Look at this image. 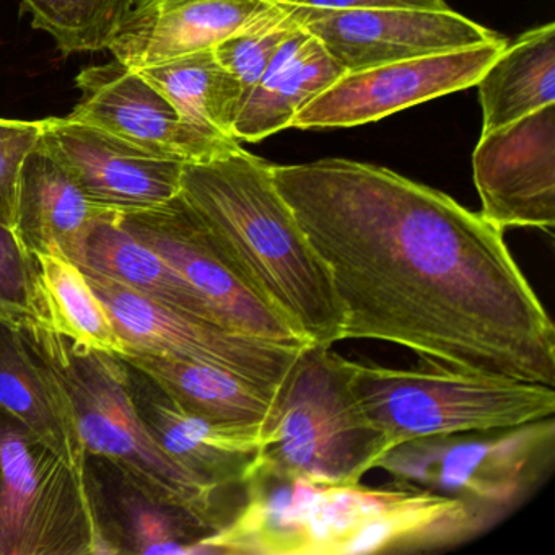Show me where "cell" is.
<instances>
[{
  "label": "cell",
  "instance_id": "cell-1",
  "mask_svg": "<svg viewBox=\"0 0 555 555\" xmlns=\"http://www.w3.org/2000/svg\"><path fill=\"white\" fill-rule=\"evenodd\" d=\"M330 271L343 339L398 344L450 369L555 386V330L502 230L378 165H272Z\"/></svg>",
  "mask_w": 555,
  "mask_h": 555
},
{
  "label": "cell",
  "instance_id": "cell-2",
  "mask_svg": "<svg viewBox=\"0 0 555 555\" xmlns=\"http://www.w3.org/2000/svg\"><path fill=\"white\" fill-rule=\"evenodd\" d=\"M181 194L251 287L308 344L344 340L330 271L275 188L271 164L243 147L184 164Z\"/></svg>",
  "mask_w": 555,
  "mask_h": 555
},
{
  "label": "cell",
  "instance_id": "cell-3",
  "mask_svg": "<svg viewBox=\"0 0 555 555\" xmlns=\"http://www.w3.org/2000/svg\"><path fill=\"white\" fill-rule=\"evenodd\" d=\"M17 327L87 456L115 461L149 492L180 506L212 532L230 521L225 490L178 466L139 417L121 357L80 349L37 318Z\"/></svg>",
  "mask_w": 555,
  "mask_h": 555
},
{
  "label": "cell",
  "instance_id": "cell-4",
  "mask_svg": "<svg viewBox=\"0 0 555 555\" xmlns=\"http://www.w3.org/2000/svg\"><path fill=\"white\" fill-rule=\"evenodd\" d=\"M388 451L353 391L349 360L333 347H301L262 428L258 463L340 486L359 483Z\"/></svg>",
  "mask_w": 555,
  "mask_h": 555
},
{
  "label": "cell",
  "instance_id": "cell-5",
  "mask_svg": "<svg viewBox=\"0 0 555 555\" xmlns=\"http://www.w3.org/2000/svg\"><path fill=\"white\" fill-rule=\"evenodd\" d=\"M352 388L389 450L417 438L516 427L555 414V389L450 369L421 359L414 369L350 362Z\"/></svg>",
  "mask_w": 555,
  "mask_h": 555
},
{
  "label": "cell",
  "instance_id": "cell-6",
  "mask_svg": "<svg viewBox=\"0 0 555 555\" xmlns=\"http://www.w3.org/2000/svg\"><path fill=\"white\" fill-rule=\"evenodd\" d=\"M554 456L552 415L516 427L404 441L376 467L399 482L457 500L492 529L541 489Z\"/></svg>",
  "mask_w": 555,
  "mask_h": 555
},
{
  "label": "cell",
  "instance_id": "cell-7",
  "mask_svg": "<svg viewBox=\"0 0 555 555\" xmlns=\"http://www.w3.org/2000/svg\"><path fill=\"white\" fill-rule=\"evenodd\" d=\"M0 555H109L83 474L2 409Z\"/></svg>",
  "mask_w": 555,
  "mask_h": 555
},
{
  "label": "cell",
  "instance_id": "cell-8",
  "mask_svg": "<svg viewBox=\"0 0 555 555\" xmlns=\"http://www.w3.org/2000/svg\"><path fill=\"white\" fill-rule=\"evenodd\" d=\"M118 216L135 238L170 262L212 305L227 327L292 349L308 346L230 261L183 194Z\"/></svg>",
  "mask_w": 555,
  "mask_h": 555
},
{
  "label": "cell",
  "instance_id": "cell-9",
  "mask_svg": "<svg viewBox=\"0 0 555 555\" xmlns=\"http://www.w3.org/2000/svg\"><path fill=\"white\" fill-rule=\"evenodd\" d=\"M128 350L209 363L278 389L298 350L168 310L138 292L83 269Z\"/></svg>",
  "mask_w": 555,
  "mask_h": 555
},
{
  "label": "cell",
  "instance_id": "cell-10",
  "mask_svg": "<svg viewBox=\"0 0 555 555\" xmlns=\"http://www.w3.org/2000/svg\"><path fill=\"white\" fill-rule=\"evenodd\" d=\"M503 38L417 60L346 73L308 102L291 128H353L388 118L477 83L483 70L505 50Z\"/></svg>",
  "mask_w": 555,
  "mask_h": 555
},
{
  "label": "cell",
  "instance_id": "cell-11",
  "mask_svg": "<svg viewBox=\"0 0 555 555\" xmlns=\"http://www.w3.org/2000/svg\"><path fill=\"white\" fill-rule=\"evenodd\" d=\"M295 21L346 73L453 53L499 40L451 11H327L292 4Z\"/></svg>",
  "mask_w": 555,
  "mask_h": 555
},
{
  "label": "cell",
  "instance_id": "cell-12",
  "mask_svg": "<svg viewBox=\"0 0 555 555\" xmlns=\"http://www.w3.org/2000/svg\"><path fill=\"white\" fill-rule=\"evenodd\" d=\"M82 96L69 118L183 164H203L238 151V141L201 128L119 61L87 67L76 79Z\"/></svg>",
  "mask_w": 555,
  "mask_h": 555
},
{
  "label": "cell",
  "instance_id": "cell-13",
  "mask_svg": "<svg viewBox=\"0 0 555 555\" xmlns=\"http://www.w3.org/2000/svg\"><path fill=\"white\" fill-rule=\"evenodd\" d=\"M480 216L496 229L555 227V103L480 135L473 154Z\"/></svg>",
  "mask_w": 555,
  "mask_h": 555
},
{
  "label": "cell",
  "instance_id": "cell-14",
  "mask_svg": "<svg viewBox=\"0 0 555 555\" xmlns=\"http://www.w3.org/2000/svg\"><path fill=\"white\" fill-rule=\"evenodd\" d=\"M41 139L87 199L108 212H139L181 193L183 162L162 157L69 118L43 119Z\"/></svg>",
  "mask_w": 555,
  "mask_h": 555
},
{
  "label": "cell",
  "instance_id": "cell-15",
  "mask_svg": "<svg viewBox=\"0 0 555 555\" xmlns=\"http://www.w3.org/2000/svg\"><path fill=\"white\" fill-rule=\"evenodd\" d=\"M125 369L129 398L162 450L207 486L225 492L243 489L258 461L264 425L225 424L204 417L181 405L147 373L128 362Z\"/></svg>",
  "mask_w": 555,
  "mask_h": 555
},
{
  "label": "cell",
  "instance_id": "cell-16",
  "mask_svg": "<svg viewBox=\"0 0 555 555\" xmlns=\"http://www.w3.org/2000/svg\"><path fill=\"white\" fill-rule=\"evenodd\" d=\"M83 480L109 555H206L203 539L212 531L149 492L115 461L89 454Z\"/></svg>",
  "mask_w": 555,
  "mask_h": 555
},
{
  "label": "cell",
  "instance_id": "cell-17",
  "mask_svg": "<svg viewBox=\"0 0 555 555\" xmlns=\"http://www.w3.org/2000/svg\"><path fill=\"white\" fill-rule=\"evenodd\" d=\"M275 0H132L108 51L134 70L214 50Z\"/></svg>",
  "mask_w": 555,
  "mask_h": 555
},
{
  "label": "cell",
  "instance_id": "cell-18",
  "mask_svg": "<svg viewBox=\"0 0 555 555\" xmlns=\"http://www.w3.org/2000/svg\"><path fill=\"white\" fill-rule=\"evenodd\" d=\"M326 483L256 461L243 482V503L219 531L203 539L206 555H305L308 522Z\"/></svg>",
  "mask_w": 555,
  "mask_h": 555
},
{
  "label": "cell",
  "instance_id": "cell-19",
  "mask_svg": "<svg viewBox=\"0 0 555 555\" xmlns=\"http://www.w3.org/2000/svg\"><path fill=\"white\" fill-rule=\"evenodd\" d=\"M105 212L87 199L40 135L24 158L15 194L12 230L25 253L57 248L80 264L87 236Z\"/></svg>",
  "mask_w": 555,
  "mask_h": 555
},
{
  "label": "cell",
  "instance_id": "cell-20",
  "mask_svg": "<svg viewBox=\"0 0 555 555\" xmlns=\"http://www.w3.org/2000/svg\"><path fill=\"white\" fill-rule=\"evenodd\" d=\"M344 74L346 70L323 44L298 28L282 44L243 103L233 125V138L259 142L291 128L294 116Z\"/></svg>",
  "mask_w": 555,
  "mask_h": 555
},
{
  "label": "cell",
  "instance_id": "cell-21",
  "mask_svg": "<svg viewBox=\"0 0 555 555\" xmlns=\"http://www.w3.org/2000/svg\"><path fill=\"white\" fill-rule=\"evenodd\" d=\"M79 266L168 310L227 327L212 305L170 262L126 229L118 212H105L93 223Z\"/></svg>",
  "mask_w": 555,
  "mask_h": 555
},
{
  "label": "cell",
  "instance_id": "cell-22",
  "mask_svg": "<svg viewBox=\"0 0 555 555\" xmlns=\"http://www.w3.org/2000/svg\"><path fill=\"white\" fill-rule=\"evenodd\" d=\"M118 357L147 373L181 405L212 421L264 425L274 409L278 389L222 366L131 349Z\"/></svg>",
  "mask_w": 555,
  "mask_h": 555
},
{
  "label": "cell",
  "instance_id": "cell-23",
  "mask_svg": "<svg viewBox=\"0 0 555 555\" xmlns=\"http://www.w3.org/2000/svg\"><path fill=\"white\" fill-rule=\"evenodd\" d=\"M30 258L35 318L80 349L125 356L128 346L82 268L57 248Z\"/></svg>",
  "mask_w": 555,
  "mask_h": 555
},
{
  "label": "cell",
  "instance_id": "cell-24",
  "mask_svg": "<svg viewBox=\"0 0 555 555\" xmlns=\"http://www.w3.org/2000/svg\"><path fill=\"white\" fill-rule=\"evenodd\" d=\"M482 134L555 103V25L526 31L477 80Z\"/></svg>",
  "mask_w": 555,
  "mask_h": 555
},
{
  "label": "cell",
  "instance_id": "cell-25",
  "mask_svg": "<svg viewBox=\"0 0 555 555\" xmlns=\"http://www.w3.org/2000/svg\"><path fill=\"white\" fill-rule=\"evenodd\" d=\"M0 409L86 473L87 454L47 378L22 340L18 327L0 321Z\"/></svg>",
  "mask_w": 555,
  "mask_h": 555
},
{
  "label": "cell",
  "instance_id": "cell-26",
  "mask_svg": "<svg viewBox=\"0 0 555 555\" xmlns=\"http://www.w3.org/2000/svg\"><path fill=\"white\" fill-rule=\"evenodd\" d=\"M139 73L184 119L235 139L233 125L243 106V90L235 76L219 63L214 50L175 57Z\"/></svg>",
  "mask_w": 555,
  "mask_h": 555
},
{
  "label": "cell",
  "instance_id": "cell-27",
  "mask_svg": "<svg viewBox=\"0 0 555 555\" xmlns=\"http://www.w3.org/2000/svg\"><path fill=\"white\" fill-rule=\"evenodd\" d=\"M34 27L47 31L64 56L108 50L132 0H24Z\"/></svg>",
  "mask_w": 555,
  "mask_h": 555
},
{
  "label": "cell",
  "instance_id": "cell-28",
  "mask_svg": "<svg viewBox=\"0 0 555 555\" xmlns=\"http://www.w3.org/2000/svg\"><path fill=\"white\" fill-rule=\"evenodd\" d=\"M300 28L292 14V4L274 2L268 11L242 30L214 48L219 63L235 76L248 99L282 44Z\"/></svg>",
  "mask_w": 555,
  "mask_h": 555
},
{
  "label": "cell",
  "instance_id": "cell-29",
  "mask_svg": "<svg viewBox=\"0 0 555 555\" xmlns=\"http://www.w3.org/2000/svg\"><path fill=\"white\" fill-rule=\"evenodd\" d=\"M34 268L11 227L0 225V321L34 320Z\"/></svg>",
  "mask_w": 555,
  "mask_h": 555
},
{
  "label": "cell",
  "instance_id": "cell-30",
  "mask_svg": "<svg viewBox=\"0 0 555 555\" xmlns=\"http://www.w3.org/2000/svg\"><path fill=\"white\" fill-rule=\"evenodd\" d=\"M43 131V119L0 118V225H14L15 194L22 164Z\"/></svg>",
  "mask_w": 555,
  "mask_h": 555
},
{
  "label": "cell",
  "instance_id": "cell-31",
  "mask_svg": "<svg viewBox=\"0 0 555 555\" xmlns=\"http://www.w3.org/2000/svg\"><path fill=\"white\" fill-rule=\"evenodd\" d=\"M304 8L327 11H375V9H409V11H450L443 0H275Z\"/></svg>",
  "mask_w": 555,
  "mask_h": 555
}]
</instances>
